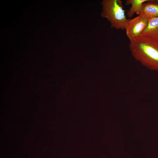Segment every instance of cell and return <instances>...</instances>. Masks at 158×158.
<instances>
[{
  "instance_id": "cell-1",
  "label": "cell",
  "mask_w": 158,
  "mask_h": 158,
  "mask_svg": "<svg viewBox=\"0 0 158 158\" xmlns=\"http://www.w3.org/2000/svg\"><path fill=\"white\" fill-rule=\"evenodd\" d=\"M129 48L135 60L150 70L158 71V40L140 36L130 41Z\"/></svg>"
},
{
  "instance_id": "cell-2",
  "label": "cell",
  "mask_w": 158,
  "mask_h": 158,
  "mask_svg": "<svg viewBox=\"0 0 158 158\" xmlns=\"http://www.w3.org/2000/svg\"><path fill=\"white\" fill-rule=\"evenodd\" d=\"M101 16L110 22L111 27L116 30H125L129 19L127 18L121 0H103L101 2Z\"/></svg>"
},
{
  "instance_id": "cell-3",
  "label": "cell",
  "mask_w": 158,
  "mask_h": 158,
  "mask_svg": "<svg viewBox=\"0 0 158 158\" xmlns=\"http://www.w3.org/2000/svg\"><path fill=\"white\" fill-rule=\"evenodd\" d=\"M148 20L140 15L128 20L125 30L127 36L130 41L140 36L147 25Z\"/></svg>"
},
{
  "instance_id": "cell-4",
  "label": "cell",
  "mask_w": 158,
  "mask_h": 158,
  "mask_svg": "<svg viewBox=\"0 0 158 158\" xmlns=\"http://www.w3.org/2000/svg\"><path fill=\"white\" fill-rule=\"evenodd\" d=\"M137 14L149 19L158 17V3L152 0L144 3Z\"/></svg>"
},
{
  "instance_id": "cell-5",
  "label": "cell",
  "mask_w": 158,
  "mask_h": 158,
  "mask_svg": "<svg viewBox=\"0 0 158 158\" xmlns=\"http://www.w3.org/2000/svg\"><path fill=\"white\" fill-rule=\"evenodd\" d=\"M140 36L158 40V17L149 19L147 25Z\"/></svg>"
},
{
  "instance_id": "cell-6",
  "label": "cell",
  "mask_w": 158,
  "mask_h": 158,
  "mask_svg": "<svg viewBox=\"0 0 158 158\" xmlns=\"http://www.w3.org/2000/svg\"><path fill=\"white\" fill-rule=\"evenodd\" d=\"M149 0H126V5H131V6L127 13V15L129 18L131 17L136 13L137 14L140 10L142 4Z\"/></svg>"
},
{
  "instance_id": "cell-7",
  "label": "cell",
  "mask_w": 158,
  "mask_h": 158,
  "mask_svg": "<svg viewBox=\"0 0 158 158\" xmlns=\"http://www.w3.org/2000/svg\"><path fill=\"white\" fill-rule=\"evenodd\" d=\"M156 2L158 3V0H155Z\"/></svg>"
}]
</instances>
